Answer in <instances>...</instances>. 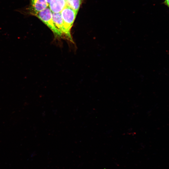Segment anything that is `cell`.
<instances>
[{
	"label": "cell",
	"mask_w": 169,
	"mask_h": 169,
	"mask_svg": "<svg viewBox=\"0 0 169 169\" xmlns=\"http://www.w3.org/2000/svg\"><path fill=\"white\" fill-rule=\"evenodd\" d=\"M48 4L50 3V2L52 1V0H45Z\"/></svg>",
	"instance_id": "cell-8"
},
{
	"label": "cell",
	"mask_w": 169,
	"mask_h": 169,
	"mask_svg": "<svg viewBox=\"0 0 169 169\" xmlns=\"http://www.w3.org/2000/svg\"><path fill=\"white\" fill-rule=\"evenodd\" d=\"M30 13L31 14L38 13L48 7L49 4L45 0H30Z\"/></svg>",
	"instance_id": "cell-3"
},
{
	"label": "cell",
	"mask_w": 169,
	"mask_h": 169,
	"mask_svg": "<svg viewBox=\"0 0 169 169\" xmlns=\"http://www.w3.org/2000/svg\"><path fill=\"white\" fill-rule=\"evenodd\" d=\"M60 13L64 24L65 37L71 42H73L71 34V29L77 13L67 6Z\"/></svg>",
	"instance_id": "cell-2"
},
{
	"label": "cell",
	"mask_w": 169,
	"mask_h": 169,
	"mask_svg": "<svg viewBox=\"0 0 169 169\" xmlns=\"http://www.w3.org/2000/svg\"><path fill=\"white\" fill-rule=\"evenodd\" d=\"M67 6L65 0H52L48 7L53 13H60Z\"/></svg>",
	"instance_id": "cell-4"
},
{
	"label": "cell",
	"mask_w": 169,
	"mask_h": 169,
	"mask_svg": "<svg viewBox=\"0 0 169 169\" xmlns=\"http://www.w3.org/2000/svg\"><path fill=\"white\" fill-rule=\"evenodd\" d=\"M31 14L35 16L44 23L51 30L55 38L62 37L63 34L55 26L52 18V13L48 7L40 12Z\"/></svg>",
	"instance_id": "cell-1"
},
{
	"label": "cell",
	"mask_w": 169,
	"mask_h": 169,
	"mask_svg": "<svg viewBox=\"0 0 169 169\" xmlns=\"http://www.w3.org/2000/svg\"><path fill=\"white\" fill-rule=\"evenodd\" d=\"M164 3L169 8V0H165Z\"/></svg>",
	"instance_id": "cell-7"
},
{
	"label": "cell",
	"mask_w": 169,
	"mask_h": 169,
	"mask_svg": "<svg viewBox=\"0 0 169 169\" xmlns=\"http://www.w3.org/2000/svg\"><path fill=\"white\" fill-rule=\"evenodd\" d=\"M52 13V18L56 27L64 36L65 29L60 13Z\"/></svg>",
	"instance_id": "cell-5"
},
{
	"label": "cell",
	"mask_w": 169,
	"mask_h": 169,
	"mask_svg": "<svg viewBox=\"0 0 169 169\" xmlns=\"http://www.w3.org/2000/svg\"><path fill=\"white\" fill-rule=\"evenodd\" d=\"M67 6L78 13L83 0H65Z\"/></svg>",
	"instance_id": "cell-6"
}]
</instances>
